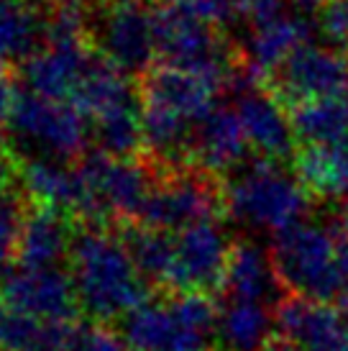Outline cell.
<instances>
[{
  "label": "cell",
  "mask_w": 348,
  "mask_h": 351,
  "mask_svg": "<svg viewBox=\"0 0 348 351\" xmlns=\"http://www.w3.org/2000/svg\"><path fill=\"white\" fill-rule=\"evenodd\" d=\"M277 331V315L269 302L225 298L218 308V333L215 339L225 351H264Z\"/></svg>",
  "instance_id": "7c38bea8"
},
{
  "label": "cell",
  "mask_w": 348,
  "mask_h": 351,
  "mask_svg": "<svg viewBox=\"0 0 348 351\" xmlns=\"http://www.w3.org/2000/svg\"><path fill=\"white\" fill-rule=\"evenodd\" d=\"M264 351H282V349H264ZM284 351H292V349H290V346H287V349H284Z\"/></svg>",
  "instance_id": "cb8c5ba5"
},
{
  "label": "cell",
  "mask_w": 348,
  "mask_h": 351,
  "mask_svg": "<svg viewBox=\"0 0 348 351\" xmlns=\"http://www.w3.org/2000/svg\"><path fill=\"white\" fill-rule=\"evenodd\" d=\"M282 280L274 267L271 252L261 249L253 241L233 244L225 280H223V293L225 298H243V300L259 302H277L282 295Z\"/></svg>",
  "instance_id": "30bf717a"
},
{
  "label": "cell",
  "mask_w": 348,
  "mask_h": 351,
  "mask_svg": "<svg viewBox=\"0 0 348 351\" xmlns=\"http://www.w3.org/2000/svg\"><path fill=\"white\" fill-rule=\"evenodd\" d=\"M346 80L348 64L338 54L305 44V47H297L279 64L277 90H279V98L297 106L312 98L336 95L346 88Z\"/></svg>",
  "instance_id": "9c48e42d"
},
{
  "label": "cell",
  "mask_w": 348,
  "mask_h": 351,
  "mask_svg": "<svg viewBox=\"0 0 348 351\" xmlns=\"http://www.w3.org/2000/svg\"><path fill=\"white\" fill-rule=\"evenodd\" d=\"M54 326H44L26 313L0 302V351H29L47 339Z\"/></svg>",
  "instance_id": "ac0fdd59"
},
{
  "label": "cell",
  "mask_w": 348,
  "mask_h": 351,
  "mask_svg": "<svg viewBox=\"0 0 348 351\" xmlns=\"http://www.w3.org/2000/svg\"><path fill=\"white\" fill-rule=\"evenodd\" d=\"M0 302H3V300H0Z\"/></svg>",
  "instance_id": "d4e9b609"
},
{
  "label": "cell",
  "mask_w": 348,
  "mask_h": 351,
  "mask_svg": "<svg viewBox=\"0 0 348 351\" xmlns=\"http://www.w3.org/2000/svg\"><path fill=\"white\" fill-rule=\"evenodd\" d=\"M0 300L44 326H69L79 311L67 264L31 267L13 264L3 274Z\"/></svg>",
  "instance_id": "8992f818"
},
{
  "label": "cell",
  "mask_w": 348,
  "mask_h": 351,
  "mask_svg": "<svg viewBox=\"0 0 348 351\" xmlns=\"http://www.w3.org/2000/svg\"><path fill=\"white\" fill-rule=\"evenodd\" d=\"M16 203L13 195H10V182H8V175H5V169L0 167V208H5V205Z\"/></svg>",
  "instance_id": "603a6c76"
},
{
  "label": "cell",
  "mask_w": 348,
  "mask_h": 351,
  "mask_svg": "<svg viewBox=\"0 0 348 351\" xmlns=\"http://www.w3.org/2000/svg\"><path fill=\"white\" fill-rule=\"evenodd\" d=\"M225 208L251 231L282 234L308 213V187L300 177L287 175L277 159L243 167L228 182Z\"/></svg>",
  "instance_id": "5b68a950"
},
{
  "label": "cell",
  "mask_w": 348,
  "mask_h": 351,
  "mask_svg": "<svg viewBox=\"0 0 348 351\" xmlns=\"http://www.w3.org/2000/svg\"><path fill=\"white\" fill-rule=\"evenodd\" d=\"M126 236L146 280L166 293H210L223 287L233 244L221 215L174 231L138 226Z\"/></svg>",
  "instance_id": "6da1fadb"
},
{
  "label": "cell",
  "mask_w": 348,
  "mask_h": 351,
  "mask_svg": "<svg viewBox=\"0 0 348 351\" xmlns=\"http://www.w3.org/2000/svg\"><path fill=\"white\" fill-rule=\"evenodd\" d=\"M59 349L62 351H131L121 333L108 331L105 326H75L69 323L59 331Z\"/></svg>",
  "instance_id": "d6986e66"
},
{
  "label": "cell",
  "mask_w": 348,
  "mask_h": 351,
  "mask_svg": "<svg viewBox=\"0 0 348 351\" xmlns=\"http://www.w3.org/2000/svg\"><path fill=\"white\" fill-rule=\"evenodd\" d=\"M238 118L249 136V144L259 149L266 159H284L295 147V128L279 103H274L266 95L241 98Z\"/></svg>",
  "instance_id": "5bb4252c"
},
{
  "label": "cell",
  "mask_w": 348,
  "mask_h": 351,
  "mask_svg": "<svg viewBox=\"0 0 348 351\" xmlns=\"http://www.w3.org/2000/svg\"><path fill=\"white\" fill-rule=\"evenodd\" d=\"M274 267L284 287L320 302H348V226L338 213L328 221H300L274 236Z\"/></svg>",
  "instance_id": "3957f363"
},
{
  "label": "cell",
  "mask_w": 348,
  "mask_h": 351,
  "mask_svg": "<svg viewBox=\"0 0 348 351\" xmlns=\"http://www.w3.org/2000/svg\"><path fill=\"white\" fill-rule=\"evenodd\" d=\"M62 328H64V326H54V328L47 333V339L41 343H36V346L29 351H62L59 349V331H62Z\"/></svg>",
  "instance_id": "7402d4cb"
},
{
  "label": "cell",
  "mask_w": 348,
  "mask_h": 351,
  "mask_svg": "<svg viewBox=\"0 0 348 351\" xmlns=\"http://www.w3.org/2000/svg\"><path fill=\"white\" fill-rule=\"evenodd\" d=\"M218 333V308L205 293L146 298L121 321L131 351H208Z\"/></svg>",
  "instance_id": "277c9868"
},
{
  "label": "cell",
  "mask_w": 348,
  "mask_h": 351,
  "mask_svg": "<svg viewBox=\"0 0 348 351\" xmlns=\"http://www.w3.org/2000/svg\"><path fill=\"white\" fill-rule=\"evenodd\" d=\"M67 269L77 293L79 311L97 323L123 321L128 313L151 298L128 236L108 226H85L75 234Z\"/></svg>",
  "instance_id": "7a4b0ae2"
},
{
  "label": "cell",
  "mask_w": 348,
  "mask_h": 351,
  "mask_svg": "<svg viewBox=\"0 0 348 351\" xmlns=\"http://www.w3.org/2000/svg\"><path fill=\"white\" fill-rule=\"evenodd\" d=\"M277 331L292 351H348V321L330 302L308 298L282 302Z\"/></svg>",
  "instance_id": "52a82bcc"
},
{
  "label": "cell",
  "mask_w": 348,
  "mask_h": 351,
  "mask_svg": "<svg viewBox=\"0 0 348 351\" xmlns=\"http://www.w3.org/2000/svg\"><path fill=\"white\" fill-rule=\"evenodd\" d=\"M21 136L41 154V159H62V156L77 154L82 147V131L75 118L51 110H26L18 118Z\"/></svg>",
  "instance_id": "2e32d148"
},
{
  "label": "cell",
  "mask_w": 348,
  "mask_h": 351,
  "mask_svg": "<svg viewBox=\"0 0 348 351\" xmlns=\"http://www.w3.org/2000/svg\"><path fill=\"white\" fill-rule=\"evenodd\" d=\"M221 215V197L197 177H177L164 185H154L146 197L138 221L141 226L174 231Z\"/></svg>",
  "instance_id": "ba28073f"
},
{
  "label": "cell",
  "mask_w": 348,
  "mask_h": 351,
  "mask_svg": "<svg viewBox=\"0 0 348 351\" xmlns=\"http://www.w3.org/2000/svg\"><path fill=\"white\" fill-rule=\"evenodd\" d=\"M249 136L243 123L233 113H208L200 118V131L195 138V156L208 172L236 169L246 156Z\"/></svg>",
  "instance_id": "4fadbf2b"
},
{
  "label": "cell",
  "mask_w": 348,
  "mask_h": 351,
  "mask_svg": "<svg viewBox=\"0 0 348 351\" xmlns=\"http://www.w3.org/2000/svg\"><path fill=\"white\" fill-rule=\"evenodd\" d=\"M292 128L308 147L343 144L348 141V98L336 93L297 103L292 110Z\"/></svg>",
  "instance_id": "9a60e30c"
},
{
  "label": "cell",
  "mask_w": 348,
  "mask_h": 351,
  "mask_svg": "<svg viewBox=\"0 0 348 351\" xmlns=\"http://www.w3.org/2000/svg\"><path fill=\"white\" fill-rule=\"evenodd\" d=\"M297 177L318 195L348 197V141L308 147L297 156Z\"/></svg>",
  "instance_id": "e0dca14e"
},
{
  "label": "cell",
  "mask_w": 348,
  "mask_h": 351,
  "mask_svg": "<svg viewBox=\"0 0 348 351\" xmlns=\"http://www.w3.org/2000/svg\"><path fill=\"white\" fill-rule=\"evenodd\" d=\"M21 226H23V215L18 210V203L0 208V274H5L16 264Z\"/></svg>",
  "instance_id": "ffe728a7"
},
{
  "label": "cell",
  "mask_w": 348,
  "mask_h": 351,
  "mask_svg": "<svg viewBox=\"0 0 348 351\" xmlns=\"http://www.w3.org/2000/svg\"><path fill=\"white\" fill-rule=\"evenodd\" d=\"M320 26L328 39L348 47V0H325L320 10Z\"/></svg>",
  "instance_id": "44dd1931"
},
{
  "label": "cell",
  "mask_w": 348,
  "mask_h": 351,
  "mask_svg": "<svg viewBox=\"0 0 348 351\" xmlns=\"http://www.w3.org/2000/svg\"><path fill=\"white\" fill-rule=\"evenodd\" d=\"M75 234L77 231H72L67 213L41 205L39 210L23 218L16 264H31V267L67 264Z\"/></svg>",
  "instance_id": "8fae6325"
}]
</instances>
